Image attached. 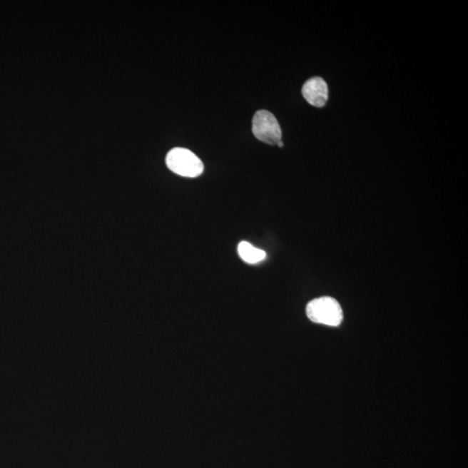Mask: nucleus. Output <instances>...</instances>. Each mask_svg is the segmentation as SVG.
Here are the masks:
<instances>
[{
	"label": "nucleus",
	"mask_w": 468,
	"mask_h": 468,
	"mask_svg": "<svg viewBox=\"0 0 468 468\" xmlns=\"http://www.w3.org/2000/svg\"><path fill=\"white\" fill-rule=\"evenodd\" d=\"M166 163L172 172L188 178H195L204 171V165L199 157L183 148L171 149L167 155Z\"/></svg>",
	"instance_id": "obj_1"
},
{
	"label": "nucleus",
	"mask_w": 468,
	"mask_h": 468,
	"mask_svg": "<svg viewBox=\"0 0 468 468\" xmlns=\"http://www.w3.org/2000/svg\"><path fill=\"white\" fill-rule=\"evenodd\" d=\"M306 314L310 320L329 326H338L344 318L340 305L336 300L330 297H322L310 301L306 307Z\"/></svg>",
	"instance_id": "obj_2"
},
{
	"label": "nucleus",
	"mask_w": 468,
	"mask_h": 468,
	"mask_svg": "<svg viewBox=\"0 0 468 468\" xmlns=\"http://www.w3.org/2000/svg\"><path fill=\"white\" fill-rule=\"evenodd\" d=\"M253 133L260 142L269 145H278L281 142L282 131L280 123L271 112L257 111L253 119Z\"/></svg>",
	"instance_id": "obj_3"
},
{
	"label": "nucleus",
	"mask_w": 468,
	"mask_h": 468,
	"mask_svg": "<svg viewBox=\"0 0 468 468\" xmlns=\"http://www.w3.org/2000/svg\"><path fill=\"white\" fill-rule=\"evenodd\" d=\"M302 94L307 102L316 108L325 106L329 98L328 86L325 80L316 76L306 81L302 88Z\"/></svg>",
	"instance_id": "obj_4"
},
{
	"label": "nucleus",
	"mask_w": 468,
	"mask_h": 468,
	"mask_svg": "<svg viewBox=\"0 0 468 468\" xmlns=\"http://www.w3.org/2000/svg\"><path fill=\"white\" fill-rule=\"evenodd\" d=\"M238 253L245 263L257 264L265 259L266 253L263 250L253 247L248 241H242L238 247Z\"/></svg>",
	"instance_id": "obj_5"
},
{
	"label": "nucleus",
	"mask_w": 468,
	"mask_h": 468,
	"mask_svg": "<svg viewBox=\"0 0 468 468\" xmlns=\"http://www.w3.org/2000/svg\"><path fill=\"white\" fill-rule=\"evenodd\" d=\"M278 146L280 147V148H283L284 147V143L282 142V141H281V142L278 143Z\"/></svg>",
	"instance_id": "obj_6"
}]
</instances>
